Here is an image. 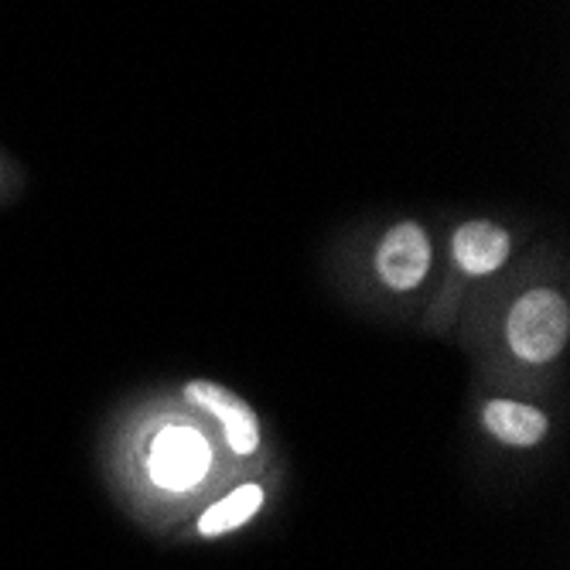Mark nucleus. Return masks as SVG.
<instances>
[{
	"label": "nucleus",
	"instance_id": "obj_4",
	"mask_svg": "<svg viewBox=\"0 0 570 570\" xmlns=\"http://www.w3.org/2000/svg\"><path fill=\"white\" fill-rule=\"evenodd\" d=\"M185 396L209 410L213 417L226 428V441L236 454L256 451V444H261V428H256V413L249 410V403L243 396H236L233 390H226L219 383H205V380L188 383Z\"/></svg>",
	"mask_w": 570,
	"mask_h": 570
},
{
	"label": "nucleus",
	"instance_id": "obj_5",
	"mask_svg": "<svg viewBox=\"0 0 570 570\" xmlns=\"http://www.w3.org/2000/svg\"><path fill=\"white\" fill-rule=\"evenodd\" d=\"M509 256V233L495 223H469L454 233V261L464 274H492Z\"/></svg>",
	"mask_w": 570,
	"mask_h": 570
},
{
	"label": "nucleus",
	"instance_id": "obj_2",
	"mask_svg": "<svg viewBox=\"0 0 570 570\" xmlns=\"http://www.w3.org/2000/svg\"><path fill=\"white\" fill-rule=\"evenodd\" d=\"M213 464V451L205 444V438L195 428L185 424H171L165 428L150 444V458H147V469L154 485H161L168 492H188L195 489L205 472Z\"/></svg>",
	"mask_w": 570,
	"mask_h": 570
},
{
	"label": "nucleus",
	"instance_id": "obj_7",
	"mask_svg": "<svg viewBox=\"0 0 570 570\" xmlns=\"http://www.w3.org/2000/svg\"><path fill=\"white\" fill-rule=\"evenodd\" d=\"M264 505V489L261 485H239L236 492H229L226 499H219L216 505H209L198 520V533L202 537H223L243 523H249Z\"/></svg>",
	"mask_w": 570,
	"mask_h": 570
},
{
	"label": "nucleus",
	"instance_id": "obj_3",
	"mask_svg": "<svg viewBox=\"0 0 570 570\" xmlns=\"http://www.w3.org/2000/svg\"><path fill=\"white\" fill-rule=\"evenodd\" d=\"M431 267V239L421 226L400 223L393 226L376 253V271L386 287L393 291H413Z\"/></svg>",
	"mask_w": 570,
	"mask_h": 570
},
{
	"label": "nucleus",
	"instance_id": "obj_6",
	"mask_svg": "<svg viewBox=\"0 0 570 570\" xmlns=\"http://www.w3.org/2000/svg\"><path fill=\"white\" fill-rule=\"evenodd\" d=\"M485 428L515 448H530L547 434V417L537 406L515 403V400H492L485 406Z\"/></svg>",
	"mask_w": 570,
	"mask_h": 570
},
{
	"label": "nucleus",
	"instance_id": "obj_1",
	"mask_svg": "<svg viewBox=\"0 0 570 570\" xmlns=\"http://www.w3.org/2000/svg\"><path fill=\"white\" fill-rule=\"evenodd\" d=\"M512 352L527 362H550L563 352L570 335L567 301L553 291H530L515 301L505 325Z\"/></svg>",
	"mask_w": 570,
	"mask_h": 570
}]
</instances>
